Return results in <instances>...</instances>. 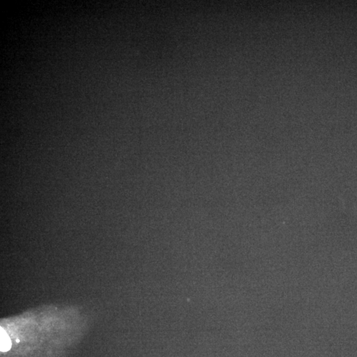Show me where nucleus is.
Masks as SVG:
<instances>
[{
  "mask_svg": "<svg viewBox=\"0 0 357 357\" xmlns=\"http://www.w3.org/2000/svg\"><path fill=\"white\" fill-rule=\"evenodd\" d=\"M0 330H1V333H0V335H1V351L5 352L10 349L11 343L9 336L5 333L4 330H3L2 328H1Z\"/></svg>",
  "mask_w": 357,
  "mask_h": 357,
  "instance_id": "obj_1",
  "label": "nucleus"
},
{
  "mask_svg": "<svg viewBox=\"0 0 357 357\" xmlns=\"http://www.w3.org/2000/svg\"><path fill=\"white\" fill-rule=\"evenodd\" d=\"M16 341L18 342V343H19V342H20V340L17 339Z\"/></svg>",
  "mask_w": 357,
  "mask_h": 357,
  "instance_id": "obj_2",
  "label": "nucleus"
}]
</instances>
